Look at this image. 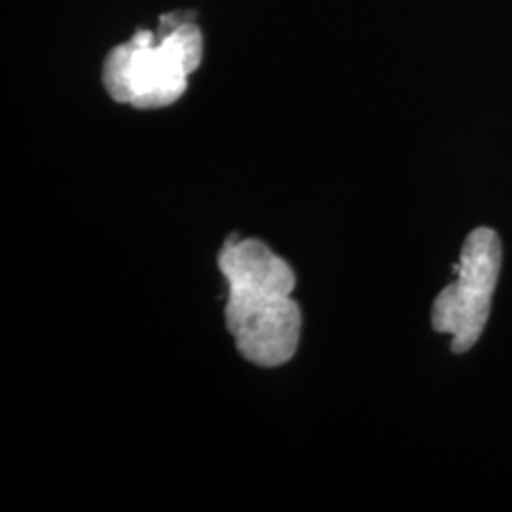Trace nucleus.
<instances>
[{
    "label": "nucleus",
    "mask_w": 512,
    "mask_h": 512,
    "mask_svg": "<svg viewBox=\"0 0 512 512\" xmlns=\"http://www.w3.org/2000/svg\"><path fill=\"white\" fill-rule=\"evenodd\" d=\"M219 268L228 283L226 327L239 353L266 368L289 363L302 330L293 268L266 243L238 234L224 243Z\"/></svg>",
    "instance_id": "obj_1"
},
{
    "label": "nucleus",
    "mask_w": 512,
    "mask_h": 512,
    "mask_svg": "<svg viewBox=\"0 0 512 512\" xmlns=\"http://www.w3.org/2000/svg\"><path fill=\"white\" fill-rule=\"evenodd\" d=\"M200 29L183 21L154 44L150 31H139L126 44L110 52L103 82L110 97L135 109H160L175 103L184 90L188 74L202 61Z\"/></svg>",
    "instance_id": "obj_2"
},
{
    "label": "nucleus",
    "mask_w": 512,
    "mask_h": 512,
    "mask_svg": "<svg viewBox=\"0 0 512 512\" xmlns=\"http://www.w3.org/2000/svg\"><path fill=\"white\" fill-rule=\"evenodd\" d=\"M501 262L499 236L492 228H476L463 243L458 279L433 304V329L452 336V351L458 355L473 348L486 329Z\"/></svg>",
    "instance_id": "obj_3"
}]
</instances>
